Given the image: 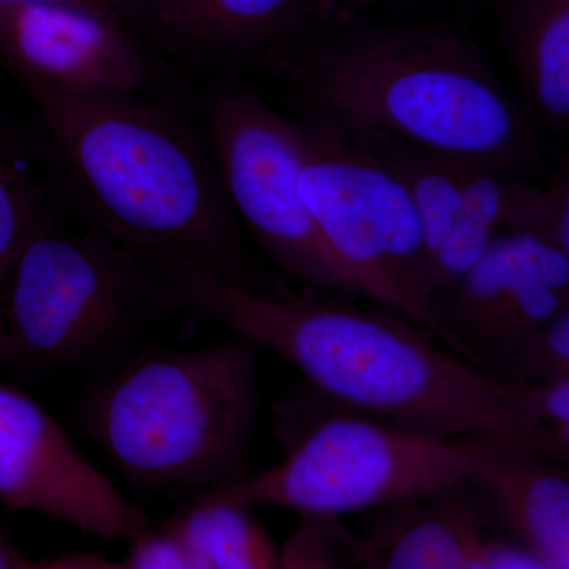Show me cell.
I'll return each instance as SVG.
<instances>
[{
	"label": "cell",
	"instance_id": "2",
	"mask_svg": "<svg viewBox=\"0 0 569 569\" xmlns=\"http://www.w3.org/2000/svg\"><path fill=\"white\" fill-rule=\"evenodd\" d=\"M36 99L82 222L144 260L182 258L249 293H293L247 250L203 130L146 96Z\"/></svg>",
	"mask_w": 569,
	"mask_h": 569
},
{
	"label": "cell",
	"instance_id": "18",
	"mask_svg": "<svg viewBox=\"0 0 569 569\" xmlns=\"http://www.w3.org/2000/svg\"><path fill=\"white\" fill-rule=\"evenodd\" d=\"M508 377L519 385L569 377V307L520 337L509 359Z\"/></svg>",
	"mask_w": 569,
	"mask_h": 569
},
{
	"label": "cell",
	"instance_id": "6",
	"mask_svg": "<svg viewBox=\"0 0 569 569\" xmlns=\"http://www.w3.org/2000/svg\"><path fill=\"white\" fill-rule=\"evenodd\" d=\"M298 122L299 193L359 295L459 355L427 298L421 227L406 186L361 134L316 116Z\"/></svg>",
	"mask_w": 569,
	"mask_h": 569
},
{
	"label": "cell",
	"instance_id": "13",
	"mask_svg": "<svg viewBox=\"0 0 569 569\" xmlns=\"http://www.w3.org/2000/svg\"><path fill=\"white\" fill-rule=\"evenodd\" d=\"M498 531L473 485L377 508L361 568L486 569Z\"/></svg>",
	"mask_w": 569,
	"mask_h": 569
},
{
	"label": "cell",
	"instance_id": "8",
	"mask_svg": "<svg viewBox=\"0 0 569 569\" xmlns=\"http://www.w3.org/2000/svg\"><path fill=\"white\" fill-rule=\"evenodd\" d=\"M201 122L228 198L266 257L306 293L359 298L299 193V122L234 86L208 97Z\"/></svg>",
	"mask_w": 569,
	"mask_h": 569
},
{
	"label": "cell",
	"instance_id": "20",
	"mask_svg": "<svg viewBox=\"0 0 569 569\" xmlns=\"http://www.w3.org/2000/svg\"><path fill=\"white\" fill-rule=\"evenodd\" d=\"M531 406L546 433V455L568 466L569 460V377L549 383L526 385Z\"/></svg>",
	"mask_w": 569,
	"mask_h": 569
},
{
	"label": "cell",
	"instance_id": "10",
	"mask_svg": "<svg viewBox=\"0 0 569 569\" xmlns=\"http://www.w3.org/2000/svg\"><path fill=\"white\" fill-rule=\"evenodd\" d=\"M339 0H116L167 67L192 73H282Z\"/></svg>",
	"mask_w": 569,
	"mask_h": 569
},
{
	"label": "cell",
	"instance_id": "24",
	"mask_svg": "<svg viewBox=\"0 0 569 569\" xmlns=\"http://www.w3.org/2000/svg\"><path fill=\"white\" fill-rule=\"evenodd\" d=\"M380 2H383V0H339L335 20H350V18L359 17L362 11Z\"/></svg>",
	"mask_w": 569,
	"mask_h": 569
},
{
	"label": "cell",
	"instance_id": "3",
	"mask_svg": "<svg viewBox=\"0 0 569 569\" xmlns=\"http://www.w3.org/2000/svg\"><path fill=\"white\" fill-rule=\"evenodd\" d=\"M332 21L280 73L310 116L515 173L537 162V129L458 26Z\"/></svg>",
	"mask_w": 569,
	"mask_h": 569
},
{
	"label": "cell",
	"instance_id": "15",
	"mask_svg": "<svg viewBox=\"0 0 569 569\" xmlns=\"http://www.w3.org/2000/svg\"><path fill=\"white\" fill-rule=\"evenodd\" d=\"M359 134L392 168L410 194L421 227L426 271L427 261L443 244L458 219L468 170L473 162L388 134Z\"/></svg>",
	"mask_w": 569,
	"mask_h": 569
},
{
	"label": "cell",
	"instance_id": "14",
	"mask_svg": "<svg viewBox=\"0 0 569 569\" xmlns=\"http://www.w3.org/2000/svg\"><path fill=\"white\" fill-rule=\"evenodd\" d=\"M500 41L527 110L557 130L569 121V0H497Z\"/></svg>",
	"mask_w": 569,
	"mask_h": 569
},
{
	"label": "cell",
	"instance_id": "1",
	"mask_svg": "<svg viewBox=\"0 0 569 569\" xmlns=\"http://www.w3.org/2000/svg\"><path fill=\"white\" fill-rule=\"evenodd\" d=\"M186 316L227 326L282 356L336 406L449 438L498 437L546 455L526 385L440 348L421 326L351 299L260 296L197 264L171 276Z\"/></svg>",
	"mask_w": 569,
	"mask_h": 569
},
{
	"label": "cell",
	"instance_id": "16",
	"mask_svg": "<svg viewBox=\"0 0 569 569\" xmlns=\"http://www.w3.org/2000/svg\"><path fill=\"white\" fill-rule=\"evenodd\" d=\"M168 522L193 569L280 568L279 549L242 505L197 498L192 508Z\"/></svg>",
	"mask_w": 569,
	"mask_h": 569
},
{
	"label": "cell",
	"instance_id": "23",
	"mask_svg": "<svg viewBox=\"0 0 569 569\" xmlns=\"http://www.w3.org/2000/svg\"><path fill=\"white\" fill-rule=\"evenodd\" d=\"M7 362H18V351L7 326L2 295H0V365H7Z\"/></svg>",
	"mask_w": 569,
	"mask_h": 569
},
{
	"label": "cell",
	"instance_id": "21",
	"mask_svg": "<svg viewBox=\"0 0 569 569\" xmlns=\"http://www.w3.org/2000/svg\"><path fill=\"white\" fill-rule=\"evenodd\" d=\"M121 569H192L187 550L170 522L159 529L148 526L129 541Z\"/></svg>",
	"mask_w": 569,
	"mask_h": 569
},
{
	"label": "cell",
	"instance_id": "4",
	"mask_svg": "<svg viewBox=\"0 0 569 569\" xmlns=\"http://www.w3.org/2000/svg\"><path fill=\"white\" fill-rule=\"evenodd\" d=\"M258 348L233 332L197 350L122 355L82 389L74 421L134 492L222 488L247 475L260 410Z\"/></svg>",
	"mask_w": 569,
	"mask_h": 569
},
{
	"label": "cell",
	"instance_id": "5",
	"mask_svg": "<svg viewBox=\"0 0 569 569\" xmlns=\"http://www.w3.org/2000/svg\"><path fill=\"white\" fill-rule=\"evenodd\" d=\"M2 302L18 362L51 370L114 358L146 326L183 313L149 261L89 224L40 227L11 266Z\"/></svg>",
	"mask_w": 569,
	"mask_h": 569
},
{
	"label": "cell",
	"instance_id": "9",
	"mask_svg": "<svg viewBox=\"0 0 569 569\" xmlns=\"http://www.w3.org/2000/svg\"><path fill=\"white\" fill-rule=\"evenodd\" d=\"M0 52L33 96H146L168 69L118 11L80 0L3 7Z\"/></svg>",
	"mask_w": 569,
	"mask_h": 569
},
{
	"label": "cell",
	"instance_id": "12",
	"mask_svg": "<svg viewBox=\"0 0 569 569\" xmlns=\"http://www.w3.org/2000/svg\"><path fill=\"white\" fill-rule=\"evenodd\" d=\"M498 533L519 542L546 569L569 568L568 466L503 438H456Z\"/></svg>",
	"mask_w": 569,
	"mask_h": 569
},
{
	"label": "cell",
	"instance_id": "11",
	"mask_svg": "<svg viewBox=\"0 0 569 569\" xmlns=\"http://www.w3.org/2000/svg\"><path fill=\"white\" fill-rule=\"evenodd\" d=\"M0 501L14 511L62 520L104 541H127L148 526L61 425L31 397L0 383Z\"/></svg>",
	"mask_w": 569,
	"mask_h": 569
},
{
	"label": "cell",
	"instance_id": "7",
	"mask_svg": "<svg viewBox=\"0 0 569 569\" xmlns=\"http://www.w3.org/2000/svg\"><path fill=\"white\" fill-rule=\"evenodd\" d=\"M332 406V411L312 419V426L288 440L279 466L244 475L198 498L247 508L269 505L343 515L473 481L456 440Z\"/></svg>",
	"mask_w": 569,
	"mask_h": 569
},
{
	"label": "cell",
	"instance_id": "22",
	"mask_svg": "<svg viewBox=\"0 0 569 569\" xmlns=\"http://www.w3.org/2000/svg\"><path fill=\"white\" fill-rule=\"evenodd\" d=\"M6 526V523H3ZM0 526V569L40 568L39 561H32L13 545L7 527Z\"/></svg>",
	"mask_w": 569,
	"mask_h": 569
},
{
	"label": "cell",
	"instance_id": "17",
	"mask_svg": "<svg viewBox=\"0 0 569 569\" xmlns=\"http://www.w3.org/2000/svg\"><path fill=\"white\" fill-rule=\"evenodd\" d=\"M279 557L287 569L361 568V538L337 512L301 509Z\"/></svg>",
	"mask_w": 569,
	"mask_h": 569
},
{
	"label": "cell",
	"instance_id": "25",
	"mask_svg": "<svg viewBox=\"0 0 569 569\" xmlns=\"http://www.w3.org/2000/svg\"><path fill=\"white\" fill-rule=\"evenodd\" d=\"M32 2H47V0H0V9ZM80 2L97 3V6L110 7V9L118 11V9H116V0H80Z\"/></svg>",
	"mask_w": 569,
	"mask_h": 569
},
{
	"label": "cell",
	"instance_id": "19",
	"mask_svg": "<svg viewBox=\"0 0 569 569\" xmlns=\"http://www.w3.org/2000/svg\"><path fill=\"white\" fill-rule=\"evenodd\" d=\"M48 222L31 189L0 157V295L22 246Z\"/></svg>",
	"mask_w": 569,
	"mask_h": 569
}]
</instances>
